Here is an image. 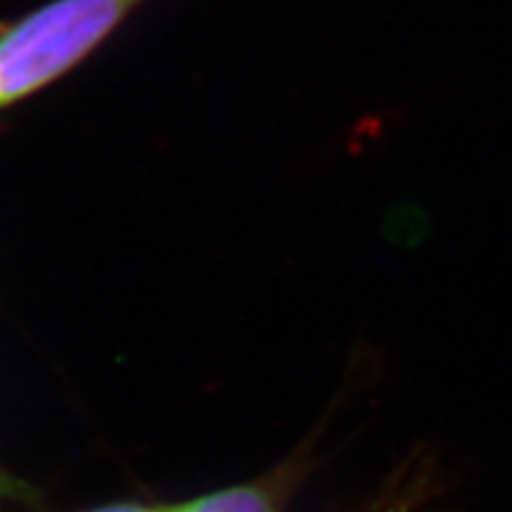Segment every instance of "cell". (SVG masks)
<instances>
[{
	"instance_id": "obj_2",
	"label": "cell",
	"mask_w": 512,
	"mask_h": 512,
	"mask_svg": "<svg viewBox=\"0 0 512 512\" xmlns=\"http://www.w3.org/2000/svg\"><path fill=\"white\" fill-rule=\"evenodd\" d=\"M316 439H306L290 456L247 482L164 503V512H287L316 467Z\"/></svg>"
},
{
	"instance_id": "obj_1",
	"label": "cell",
	"mask_w": 512,
	"mask_h": 512,
	"mask_svg": "<svg viewBox=\"0 0 512 512\" xmlns=\"http://www.w3.org/2000/svg\"><path fill=\"white\" fill-rule=\"evenodd\" d=\"M150 0H43L0 24V112L88 62Z\"/></svg>"
},
{
	"instance_id": "obj_5",
	"label": "cell",
	"mask_w": 512,
	"mask_h": 512,
	"mask_svg": "<svg viewBox=\"0 0 512 512\" xmlns=\"http://www.w3.org/2000/svg\"><path fill=\"white\" fill-rule=\"evenodd\" d=\"M79 512H164V503H145V501H114L95 508Z\"/></svg>"
},
{
	"instance_id": "obj_3",
	"label": "cell",
	"mask_w": 512,
	"mask_h": 512,
	"mask_svg": "<svg viewBox=\"0 0 512 512\" xmlns=\"http://www.w3.org/2000/svg\"><path fill=\"white\" fill-rule=\"evenodd\" d=\"M441 496L437 460L427 453H411L384 477L380 489L351 512H432Z\"/></svg>"
},
{
	"instance_id": "obj_4",
	"label": "cell",
	"mask_w": 512,
	"mask_h": 512,
	"mask_svg": "<svg viewBox=\"0 0 512 512\" xmlns=\"http://www.w3.org/2000/svg\"><path fill=\"white\" fill-rule=\"evenodd\" d=\"M38 505H41V494L34 486L0 465V512H10L12 508L36 510Z\"/></svg>"
}]
</instances>
